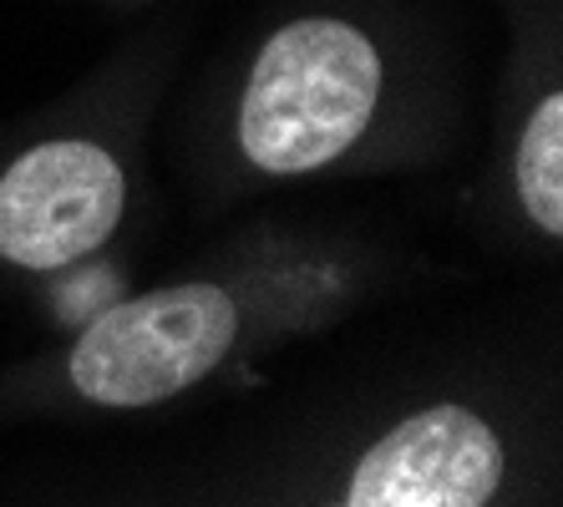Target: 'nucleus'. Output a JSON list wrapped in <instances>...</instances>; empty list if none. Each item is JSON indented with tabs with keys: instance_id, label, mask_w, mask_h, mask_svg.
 I'll list each match as a JSON object with an SVG mask.
<instances>
[{
	"instance_id": "f257e3e1",
	"label": "nucleus",
	"mask_w": 563,
	"mask_h": 507,
	"mask_svg": "<svg viewBox=\"0 0 563 507\" xmlns=\"http://www.w3.org/2000/svg\"><path fill=\"white\" fill-rule=\"evenodd\" d=\"M380 102V56L366 31L305 15L264 41L239 102V147L264 173H314L351 153Z\"/></svg>"
},
{
	"instance_id": "f03ea898",
	"label": "nucleus",
	"mask_w": 563,
	"mask_h": 507,
	"mask_svg": "<svg viewBox=\"0 0 563 507\" xmlns=\"http://www.w3.org/2000/svg\"><path fill=\"white\" fill-rule=\"evenodd\" d=\"M239 310L219 285H168L97 315L71 351V381L97 406H153L229 355Z\"/></svg>"
},
{
	"instance_id": "7ed1b4c3",
	"label": "nucleus",
	"mask_w": 563,
	"mask_h": 507,
	"mask_svg": "<svg viewBox=\"0 0 563 507\" xmlns=\"http://www.w3.org/2000/svg\"><path fill=\"white\" fill-rule=\"evenodd\" d=\"M128 209L118 157L87 137L36 143L0 173V260L62 269L112 239Z\"/></svg>"
},
{
	"instance_id": "20e7f679",
	"label": "nucleus",
	"mask_w": 563,
	"mask_h": 507,
	"mask_svg": "<svg viewBox=\"0 0 563 507\" xmlns=\"http://www.w3.org/2000/svg\"><path fill=\"white\" fill-rule=\"evenodd\" d=\"M503 482V442L467 406H427L380 437L351 477L345 507H487Z\"/></svg>"
},
{
	"instance_id": "39448f33",
	"label": "nucleus",
	"mask_w": 563,
	"mask_h": 507,
	"mask_svg": "<svg viewBox=\"0 0 563 507\" xmlns=\"http://www.w3.org/2000/svg\"><path fill=\"white\" fill-rule=\"evenodd\" d=\"M518 198L543 234H563V97L549 91L518 143Z\"/></svg>"
}]
</instances>
